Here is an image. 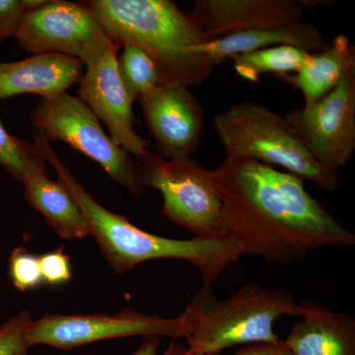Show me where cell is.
<instances>
[{"instance_id": "1", "label": "cell", "mask_w": 355, "mask_h": 355, "mask_svg": "<svg viewBox=\"0 0 355 355\" xmlns=\"http://www.w3.org/2000/svg\"><path fill=\"white\" fill-rule=\"evenodd\" d=\"M210 175L222 203L221 233L243 254L287 266L318 248L355 245L354 233L295 175L243 157H226Z\"/></svg>"}, {"instance_id": "2", "label": "cell", "mask_w": 355, "mask_h": 355, "mask_svg": "<svg viewBox=\"0 0 355 355\" xmlns=\"http://www.w3.org/2000/svg\"><path fill=\"white\" fill-rule=\"evenodd\" d=\"M34 139L46 162L57 173L58 181L83 210L90 235L95 238L114 272H130L144 261L173 259L188 261L197 268L203 284L212 286L226 268L241 258V247L224 233L209 237L171 239L146 232L125 216L110 211L77 181L48 139L40 135H35Z\"/></svg>"}, {"instance_id": "3", "label": "cell", "mask_w": 355, "mask_h": 355, "mask_svg": "<svg viewBox=\"0 0 355 355\" xmlns=\"http://www.w3.org/2000/svg\"><path fill=\"white\" fill-rule=\"evenodd\" d=\"M84 6L116 46L133 44L157 67L162 84L202 85L214 65L198 53L203 44L189 17L170 0H89Z\"/></svg>"}, {"instance_id": "4", "label": "cell", "mask_w": 355, "mask_h": 355, "mask_svg": "<svg viewBox=\"0 0 355 355\" xmlns=\"http://www.w3.org/2000/svg\"><path fill=\"white\" fill-rule=\"evenodd\" d=\"M188 323L189 349L220 354L236 345L277 343L275 324L284 316L302 317L304 307L284 289L248 282L219 300L212 286L202 284L183 312Z\"/></svg>"}, {"instance_id": "5", "label": "cell", "mask_w": 355, "mask_h": 355, "mask_svg": "<svg viewBox=\"0 0 355 355\" xmlns=\"http://www.w3.org/2000/svg\"><path fill=\"white\" fill-rule=\"evenodd\" d=\"M214 125L226 157L279 166L324 191H336L340 186L338 171L320 164L286 116L265 105L239 103L217 114Z\"/></svg>"}, {"instance_id": "6", "label": "cell", "mask_w": 355, "mask_h": 355, "mask_svg": "<svg viewBox=\"0 0 355 355\" xmlns=\"http://www.w3.org/2000/svg\"><path fill=\"white\" fill-rule=\"evenodd\" d=\"M31 123L49 141L64 142L101 166L135 197L144 195L146 188L130 154L114 144L99 119L78 97L64 92L40 100L32 112Z\"/></svg>"}, {"instance_id": "7", "label": "cell", "mask_w": 355, "mask_h": 355, "mask_svg": "<svg viewBox=\"0 0 355 355\" xmlns=\"http://www.w3.org/2000/svg\"><path fill=\"white\" fill-rule=\"evenodd\" d=\"M137 167L144 188L163 197L162 214L200 237L221 233L222 203L209 170L191 158H162L148 151Z\"/></svg>"}, {"instance_id": "8", "label": "cell", "mask_w": 355, "mask_h": 355, "mask_svg": "<svg viewBox=\"0 0 355 355\" xmlns=\"http://www.w3.org/2000/svg\"><path fill=\"white\" fill-rule=\"evenodd\" d=\"M14 38L27 53L64 55L84 67L120 49L83 1L44 0L24 14Z\"/></svg>"}, {"instance_id": "9", "label": "cell", "mask_w": 355, "mask_h": 355, "mask_svg": "<svg viewBox=\"0 0 355 355\" xmlns=\"http://www.w3.org/2000/svg\"><path fill=\"white\" fill-rule=\"evenodd\" d=\"M188 323L183 313L175 318L142 314L125 308L114 315L49 314L31 322L27 343L72 349L88 343L137 336H167L176 340L186 338Z\"/></svg>"}, {"instance_id": "10", "label": "cell", "mask_w": 355, "mask_h": 355, "mask_svg": "<svg viewBox=\"0 0 355 355\" xmlns=\"http://www.w3.org/2000/svg\"><path fill=\"white\" fill-rule=\"evenodd\" d=\"M284 116L320 164L334 171L347 165L355 149V62L322 99Z\"/></svg>"}, {"instance_id": "11", "label": "cell", "mask_w": 355, "mask_h": 355, "mask_svg": "<svg viewBox=\"0 0 355 355\" xmlns=\"http://www.w3.org/2000/svg\"><path fill=\"white\" fill-rule=\"evenodd\" d=\"M142 114L162 158H191L200 147L203 111L190 87L161 84L139 100Z\"/></svg>"}, {"instance_id": "12", "label": "cell", "mask_w": 355, "mask_h": 355, "mask_svg": "<svg viewBox=\"0 0 355 355\" xmlns=\"http://www.w3.org/2000/svg\"><path fill=\"white\" fill-rule=\"evenodd\" d=\"M119 50L111 49L85 67L77 95L105 123L114 144L139 159L148 153L149 141L142 139L133 125V101L119 72Z\"/></svg>"}, {"instance_id": "13", "label": "cell", "mask_w": 355, "mask_h": 355, "mask_svg": "<svg viewBox=\"0 0 355 355\" xmlns=\"http://www.w3.org/2000/svg\"><path fill=\"white\" fill-rule=\"evenodd\" d=\"M313 3L303 0H198L188 15L207 43L259 28L298 24Z\"/></svg>"}, {"instance_id": "14", "label": "cell", "mask_w": 355, "mask_h": 355, "mask_svg": "<svg viewBox=\"0 0 355 355\" xmlns=\"http://www.w3.org/2000/svg\"><path fill=\"white\" fill-rule=\"evenodd\" d=\"M84 64L60 55H35L18 62H0V100L22 94L42 99L67 92L80 81Z\"/></svg>"}, {"instance_id": "15", "label": "cell", "mask_w": 355, "mask_h": 355, "mask_svg": "<svg viewBox=\"0 0 355 355\" xmlns=\"http://www.w3.org/2000/svg\"><path fill=\"white\" fill-rule=\"evenodd\" d=\"M286 340L294 355H355V320L310 301Z\"/></svg>"}, {"instance_id": "16", "label": "cell", "mask_w": 355, "mask_h": 355, "mask_svg": "<svg viewBox=\"0 0 355 355\" xmlns=\"http://www.w3.org/2000/svg\"><path fill=\"white\" fill-rule=\"evenodd\" d=\"M277 46H291L309 53H321L330 46L315 26L298 23L270 26L229 35L197 46L198 53L209 58L214 67L224 60L252 51Z\"/></svg>"}, {"instance_id": "17", "label": "cell", "mask_w": 355, "mask_h": 355, "mask_svg": "<svg viewBox=\"0 0 355 355\" xmlns=\"http://www.w3.org/2000/svg\"><path fill=\"white\" fill-rule=\"evenodd\" d=\"M28 203L43 214L55 233L64 239H83L90 235L83 210L69 191L48 174H37L22 182Z\"/></svg>"}, {"instance_id": "18", "label": "cell", "mask_w": 355, "mask_h": 355, "mask_svg": "<svg viewBox=\"0 0 355 355\" xmlns=\"http://www.w3.org/2000/svg\"><path fill=\"white\" fill-rule=\"evenodd\" d=\"M354 62V46L349 38L338 35L327 50L311 53L294 76L284 74L279 77L300 90L304 98L303 108H309L340 83L345 70Z\"/></svg>"}, {"instance_id": "19", "label": "cell", "mask_w": 355, "mask_h": 355, "mask_svg": "<svg viewBox=\"0 0 355 355\" xmlns=\"http://www.w3.org/2000/svg\"><path fill=\"white\" fill-rule=\"evenodd\" d=\"M311 53L291 46H277L231 58L235 71L246 80L258 83L263 73L284 76L297 72Z\"/></svg>"}, {"instance_id": "20", "label": "cell", "mask_w": 355, "mask_h": 355, "mask_svg": "<svg viewBox=\"0 0 355 355\" xmlns=\"http://www.w3.org/2000/svg\"><path fill=\"white\" fill-rule=\"evenodd\" d=\"M46 163L35 142L13 137L0 120V165L13 179L22 183L33 175L48 174Z\"/></svg>"}, {"instance_id": "21", "label": "cell", "mask_w": 355, "mask_h": 355, "mask_svg": "<svg viewBox=\"0 0 355 355\" xmlns=\"http://www.w3.org/2000/svg\"><path fill=\"white\" fill-rule=\"evenodd\" d=\"M118 69L133 102L139 101L148 91L162 84L153 60L146 51L133 44L121 46Z\"/></svg>"}, {"instance_id": "22", "label": "cell", "mask_w": 355, "mask_h": 355, "mask_svg": "<svg viewBox=\"0 0 355 355\" xmlns=\"http://www.w3.org/2000/svg\"><path fill=\"white\" fill-rule=\"evenodd\" d=\"M9 279L17 291L26 292L43 284L39 257L23 247L15 248L9 256Z\"/></svg>"}, {"instance_id": "23", "label": "cell", "mask_w": 355, "mask_h": 355, "mask_svg": "<svg viewBox=\"0 0 355 355\" xmlns=\"http://www.w3.org/2000/svg\"><path fill=\"white\" fill-rule=\"evenodd\" d=\"M32 321L31 314L23 311L0 324V355L28 354L27 331Z\"/></svg>"}, {"instance_id": "24", "label": "cell", "mask_w": 355, "mask_h": 355, "mask_svg": "<svg viewBox=\"0 0 355 355\" xmlns=\"http://www.w3.org/2000/svg\"><path fill=\"white\" fill-rule=\"evenodd\" d=\"M44 2V0H0V43L15 36L24 14Z\"/></svg>"}, {"instance_id": "25", "label": "cell", "mask_w": 355, "mask_h": 355, "mask_svg": "<svg viewBox=\"0 0 355 355\" xmlns=\"http://www.w3.org/2000/svg\"><path fill=\"white\" fill-rule=\"evenodd\" d=\"M43 282L51 286H60L71 279L70 257L62 248L39 257Z\"/></svg>"}, {"instance_id": "26", "label": "cell", "mask_w": 355, "mask_h": 355, "mask_svg": "<svg viewBox=\"0 0 355 355\" xmlns=\"http://www.w3.org/2000/svg\"><path fill=\"white\" fill-rule=\"evenodd\" d=\"M234 355H294L284 340L277 343H254L246 345L235 352Z\"/></svg>"}, {"instance_id": "27", "label": "cell", "mask_w": 355, "mask_h": 355, "mask_svg": "<svg viewBox=\"0 0 355 355\" xmlns=\"http://www.w3.org/2000/svg\"><path fill=\"white\" fill-rule=\"evenodd\" d=\"M160 338L156 336H144L139 349L133 352L132 355H156L157 354Z\"/></svg>"}, {"instance_id": "28", "label": "cell", "mask_w": 355, "mask_h": 355, "mask_svg": "<svg viewBox=\"0 0 355 355\" xmlns=\"http://www.w3.org/2000/svg\"><path fill=\"white\" fill-rule=\"evenodd\" d=\"M163 355H222L221 354H200V352H191L189 347H184L176 340H173L169 347L165 350Z\"/></svg>"}]
</instances>
